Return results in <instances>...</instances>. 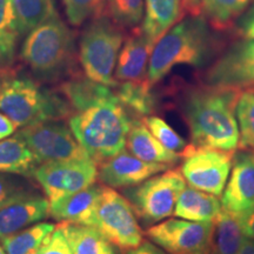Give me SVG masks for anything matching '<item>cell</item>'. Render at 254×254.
Returning a JSON list of instances; mask_svg holds the SVG:
<instances>
[{
	"label": "cell",
	"mask_w": 254,
	"mask_h": 254,
	"mask_svg": "<svg viewBox=\"0 0 254 254\" xmlns=\"http://www.w3.org/2000/svg\"><path fill=\"white\" fill-rule=\"evenodd\" d=\"M172 166L166 164L146 163L127 152L125 148L107 159L98 168V180L114 190H124L139 185L148 178L164 172Z\"/></svg>",
	"instance_id": "5bb4252c"
},
{
	"label": "cell",
	"mask_w": 254,
	"mask_h": 254,
	"mask_svg": "<svg viewBox=\"0 0 254 254\" xmlns=\"http://www.w3.org/2000/svg\"><path fill=\"white\" fill-rule=\"evenodd\" d=\"M58 226L65 234L74 254H120V251L95 227L60 221Z\"/></svg>",
	"instance_id": "7402d4cb"
},
{
	"label": "cell",
	"mask_w": 254,
	"mask_h": 254,
	"mask_svg": "<svg viewBox=\"0 0 254 254\" xmlns=\"http://www.w3.org/2000/svg\"><path fill=\"white\" fill-rule=\"evenodd\" d=\"M217 50V37L201 14L183 18L155 43L146 79L155 85L177 66L202 67Z\"/></svg>",
	"instance_id": "7a4b0ae2"
},
{
	"label": "cell",
	"mask_w": 254,
	"mask_h": 254,
	"mask_svg": "<svg viewBox=\"0 0 254 254\" xmlns=\"http://www.w3.org/2000/svg\"><path fill=\"white\" fill-rule=\"evenodd\" d=\"M105 0H63L66 17L72 26H80L87 19L103 12Z\"/></svg>",
	"instance_id": "e575fe53"
},
{
	"label": "cell",
	"mask_w": 254,
	"mask_h": 254,
	"mask_svg": "<svg viewBox=\"0 0 254 254\" xmlns=\"http://www.w3.org/2000/svg\"><path fill=\"white\" fill-rule=\"evenodd\" d=\"M220 200L221 207L234 215L254 208V151L236 152Z\"/></svg>",
	"instance_id": "9a60e30c"
},
{
	"label": "cell",
	"mask_w": 254,
	"mask_h": 254,
	"mask_svg": "<svg viewBox=\"0 0 254 254\" xmlns=\"http://www.w3.org/2000/svg\"><path fill=\"white\" fill-rule=\"evenodd\" d=\"M236 117L239 128L238 148L254 151V91L252 88L243 90L238 99Z\"/></svg>",
	"instance_id": "1f68e13d"
},
{
	"label": "cell",
	"mask_w": 254,
	"mask_h": 254,
	"mask_svg": "<svg viewBox=\"0 0 254 254\" xmlns=\"http://www.w3.org/2000/svg\"><path fill=\"white\" fill-rule=\"evenodd\" d=\"M141 120L161 145L165 146L167 150L179 154L180 159H182V154L186 151L190 144H187L185 139L172 126L168 125V123L165 122L163 118L153 116V114L144 117Z\"/></svg>",
	"instance_id": "d6a6232c"
},
{
	"label": "cell",
	"mask_w": 254,
	"mask_h": 254,
	"mask_svg": "<svg viewBox=\"0 0 254 254\" xmlns=\"http://www.w3.org/2000/svg\"><path fill=\"white\" fill-rule=\"evenodd\" d=\"M254 0H200V11L215 31H226L236 23Z\"/></svg>",
	"instance_id": "4316f807"
},
{
	"label": "cell",
	"mask_w": 254,
	"mask_h": 254,
	"mask_svg": "<svg viewBox=\"0 0 254 254\" xmlns=\"http://www.w3.org/2000/svg\"><path fill=\"white\" fill-rule=\"evenodd\" d=\"M185 12L190 15H200V0H184Z\"/></svg>",
	"instance_id": "60d3db41"
},
{
	"label": "cell",
	"mask_w": 254,
	"mask_h": 254,
	"mask_svg": "<svg viewBox=\"0 0 254 254\" xmlns=\"http://www.w3.org/2000/svg\"><path fill=\"white\" fill-rule=\"evenodd\" d=\"M39 254H74L69 246L65 234L58 225L44 239L38 249Z\"/></svg>",
	"instance_id": "d590c367"
},
{
	"label": "cell",
	"mask_w": 254,
	"mask_h": 254,
	"mask_svg": "<svg viewBox=\"0 0 254 254\" xmlns=\"http://www.w3.org/2000/svg\"><path fill=\"white\" fill-rule=\"evenodd\" d=\"M117 97L113 95L86 109L72 112L68 126L77 140L97 164L122 152L133 120Z\"/></svg>",
	"instance_id": "3957f363"
},
{
	"label": "cell",
	"mask_w": 254,
	"mask_h": 254,
	"mask_svg": "<svg viewBox=\"0 0 254 254\" xmlns=\"http://www.w3.org/2000/svg\"><path fill=\"white\" fill-rule=\"evenodd\" d=\"M212 222L165 219L147 227L145 234L167 254H207Z\"/></svg>",
	"instance_id": "7c38bea8"
},
{
	"label": "cell",
	"mask_w": 254,
	"mask_h": 254,
	"mask_svg": "<svg viewBox=\"0 0 254 254\" xmlns=\"http://www.w3.org/2000/svg\"><path fill=\"white\" fill-rule=\"evenodd\" d=\"M20 58L39 80L63 79L73 72L74 34L58 13L53 14L26 34Z\"/></svg>",
	"instance_id": "5b68a950"
},
{
	"label": "cell",
	"mask_w": 254,
	"mask_h": 254,
	"mask_svg": "<svg viewBox=\"0 0 254 254\" xmlns=\"http://www.w3.org/2000/svg\"><path fill=\"white\" fill-rule=\"evenodd\" d=\"M237 254H254V240L245 238L243 245H241Z\"/></svg>",
	"instance_id": "b9f144b4"
},
{
	"label": "cell",
	"mask_w": 254,
	"mask_h": 254,
	"mask_svg": "<svg viewBox=\"0 0 254 254\" xmlns=\"http://www.w3.org/2000/svg\"><path fill=\"white\" fill-rule=\"evenodd\" d=\"M59 90L71 106L72 112L86 109L114 94L112 87L91 80L86 75H72L60 85Z\"/></svg>",
	"instance_id": "603a6c76"
},
{
	"label": "cell",
	"mask_w": 254,
	"mask_h": 254,
	"mask_svg": "<svg viewBox=\"0 0 254 254\" xmlns=\"http://www.w3.org/2000/svg\"><path fill=\"white\" fill-rule=\"evenodd\" d=\"M40 161L17 135L0 141V172L32 177Z\"/></svg>",
	"instance_id": "484cf974"
},
{
	"label": "cell",
	"mask_w": 254,
	"mask_h": 254,
	"mask_svg": "<svg viewBox=\"0 0 254 254\" xmlns=\"http://www.w3.org/2000/svg\"><path fill=\"white\" fill-rule=\"evenodd\" d=\"M236 217L239 221L244 236L254 240V208L243 214L236 215Z\"/></svg>",
	"instance_id": "74e56055"
},
{
	"label": "cell",
	"mask_w": 254,
	"mask_h": 254,
	"mask_svg": "<svg viewBox=\"0 0 254 254\" xmlns=\"http://www.w3.org/2000/svg\"><path fill=\"white\" fill-rule=\"evenodd\" d=\"M245 238L236 215L222 208L212 222L207 254H237Z\"/></svg>",
	"instance_id": "cb8c5ba5"
},
{
	"label": "cell",
	"mask_w": 254,
	"mask_h": 254,
	"mask_svg": "<svg viewBox=\"0 0 254 254\" xmlns=\"http://www.w3.org/2000/svg\"><path fill=\"white\" fill-rule=\"evenodd\" d=\"M124 41V28L104 12L92 18L79 43V62L85 75L93 81L116 87L119 82L114 79V69Z\"/></svg>",
	"instance_id": "8992f818"
},
{
	"label": "cell",
	"mask_w": 254,
	"mask_h": 254,
	"mask_svg": "<svg viewBox=\"0 0 254 254\" xmlns=\"http://www.w3.org/2000/svg\"><path fill=\"white\" fill-rule=\"evenodd\" d=\"M57 225L52 222H37L14 234L2 238V249L6 254H27L31 251L38 250L44 239L55 230Z\"/></svg>",
	"instance_id": "f546056e"
},
{
	"label": "cell",
	"mask_w": 254,
	"mask_h": 254,
	"mask_svg": "<svg viewBox=\"0 0 254 254\" xmlns=\"http://www.w3.org/2000/svg\"><path fill=\"white\" fill-rule=\"evenodd\" d=\"M252 90H253V91H254V88H252Z\"/></svg>",
	"instance_id": "f6af8a7d"
},
{
	"label": "cell",
	"mask_w": 254,
	"mask_h": 254,
	"mask_svg": "<svg viewBox=\"0 0 254 254\" xmlns=\"http://www.w3.org/2000/svg\"><path fill=\"white\" fill-rule=\"evenodd\" d=\"M92 227L123 251L136 247L144 240L131 202L114 189L105 185Z\"/></svg>",
	"instance_id": "ba28073f"
},
{
	"label": "cell",
	"mask_w": 254,
	"mask_h": 254,
	"mask_svg": "<svg viewBox=\"0 0 254 254\" xmlns=\"http://www.w3.org/2000/svg\"><path fill=\"white\" fill-rule=\"evenodd\" d=\"M20 37L11 0H0V69L13 66Z\"/></svg>",
	"instance_id": "83f0119b"
},
{
	"label": "cell",
	"mask_w": 254,
	"mask_h": 254,
	"mask_svg": "<svg viewBox=\"0 0 254 254\" xmlns=\"http://www.w3.org/2000/svg\"><path fill=\"white\" fill-rule=\"evenodd\" d=\"M236 28L238 33L245 39H254V2L245 13L238 19Z\"/></svg>",
	"instance_id": "8d00e7d4"
},
{
	"label": "cell",
	"mask_w": 254,
	"mask_h": 254,
	"mask_svg": "<svg viewBox=\"0 0 254 254\" xmlns=\"http://www.w3.org/2000/svg\"><path fill=\"white\" fill-rule=\"evenodd\" d=\"M50 202L93 185L98 179V164L92 159L40 164L33 176Z\"/></svg>",
	"instance_id": "8fae6325"
},
{
	"label": "cell",
	"mask_w": 254,
	"mask_h": 254,
	"mask_svg": "<svg viewBox=\"0 0 254 254\" xmlns=\"http://www.w3.org/2000/svg\"><path fill=\"white\" fill-rule=\"evenodd\" d=\"M221 209L219 196L190 186L178 198L173 215L190 221L213 222Z\"/></svg>",
	"instance_id": "44dd1931"
},
{
	"label": "cell",
	"mask_w": 254,
	"mask_h": 254,
	"mask_svg": "<svg viewBox=\"0 0 254 254\" xmlns=\"http://www.w3.org/2000/svg\"><path fill=\"white\" fill-rule=\"evenodd\" d=\"M15 135L28 146L40 164L92 159L69 126L60 120L21 127Z\"/></svg>",
	"instance_id": "30bf717a"
},
{
	"label": "cell",
	"mask_w": 254,
	"mask_h": 254,
	"mask_svg": "<svg viewBox=\"0 0 254 254\" xmlns=\"http://www.w3.org/2000/svg\"><path fill=\"white\" fill-rule=\"evenodd\" d=\"M208 85L254 88V39L236 41L215 59L204 74Z\"/></svg>",
	"instance_id": "4fadbf2b"
},
{
	"label": "cell",
	"mask_w": 254,
	"mask_h": 254,
	"mask_svg": "<svg viewBox=\"0 0 254 254\" xmlns=\"http://www.w3.org/2000/svg\"><path fill=\"white\" fill-rule=\"evenodd\" d=\"M125 254H167L163 249H160L150 240H142L140 245L125 251Z\"/></svg>",
	"instance_id": "f35d334b"
},
{
	"label": "cell",
	"mask_w": 254,
	"mask_h": 254,
	"mask_svg": "<svg viewBox=\"0 0 254 254\" xmlns=\"http://www.w3.org/2000/svg\"><path fill=\"white\" fill-rule=\"evenodd\" d=\"M185 187L180 168L171 167L139 185L124 189L123 195L131 202L141 224L150 227L173 214L178 198Z\"/></svg>",
	"instance_id": "52a82bcc"
},
{
	"label": "cell",
	"mask_w": 254,
	"mask_h": 254,
	"mask_svg": "<svg viewBox=\"0 0 254 254\" xmlns=\"http://www.w3.org/2000/svg\"><path fill=\"white\" fill-rule=\"evenodd\" d=\"M15 128H17L15 124L5 114L0 113V141L13 134Z\"/></svg>",
	"instance_id": "ab89813d"
},
{
	"label": "cell",
	"mask_w": 254,
	"mask_h": 254,
	"mask_svg": "<svg viewBox=\"0 0 254 254\" xmlns=\"http://www.w3.org/2000/svg\"><path fill=\"white\" fill-rule=\"evenodd\" d=\"M36 192L26 177L0 172V209Z\"/></svg>",
	"instance_id": "836d02e7"
},
{
	"label": "cell",
	"mask_w": 254,
	"mask_h": 254,
	"mask_svg": "<svg viewBox=\"0 0 254 254\" xmlns=\"http://www.w3.org/2000/svg\"><path fill=\"white\" fill-rule=\"evenodd\" d=\"M153 47L154 45L147 39L140 26L132 28L120 50L114 69V79L118 82L145 79Z\"/></svg>",
	"instance_id": "2e32d148"
},
{
	"label": "cell",
	"mask_w": 254,
	"mask_h": 254,
	"mask_svg": "<svg viewBox=\"0 0 254 254\" xmlns=\"http://www.w3.org/2000/svg\"><path fill=\"white\" fill-rule=\"evenodd\" d=\"M153 85L142 79L138 81H122L117 85L116 94L124 105V107L135 116V118L141 119L144 117L152 116L157 110V97L152 91Z\"/></svg>",
	"instance_id": "d4e9b609"
},
{
	"label": "cell",
	"mask_w": 254,
	"mask_h": 254,
	"mask_svg": "<svg viewBox=\"0 0 254 254\" xmlns=\"http://www.w3.org/2000/svg\"><path fill=\"white\" fill-rule=\"evenodd\" d=\"M0 113L25 127L69 118L72 109L65 98L9 67L0 69Z\"/></svg>",
	"instance_id": "277c9868"
},
{
	"label": "cell",
	"mask_w": 254,
	"mask_h": 254,
	"mask_svg": "<svg viewBox=\"0 0 254 254\" xmlns=\"http://www.w3.org/2000/svg\"><path fill=\"white\" fill-rule=\"evenodd\" d=\"M236 152L189 145L182 154V172L193 189L221 196L230 177Z\"/></svg>",
	"instance_id": "9c48e42d"
},
{
	"label": "cell",
	"mask_w": 254,
	"mask_h": 254,
	"mask_svg": "<svg viewBox=\"0 0 254 254\" xmlns=\"http://www.w3.org/2000/svg\"><path fill=\"white\" fill-rule=\"evenodd\" d=\"M144 0H105L103 12L120 27H139L144 18Z\"/></svg>",
	"instance_id": "4dcf8cb0"
},
{
	"label": "cell",
	"mask_w": 254,
	"mask_h": 254,
	"mask_svg": "<svg viewBox=\"0 0 254 254\" xmlns=\"http://www.w3.org/2000/svg\"><path fill=\"white\" fill-rule=\"evenodd\" d=\"M142 32L153 45L185 15L184 0H144Z\"/></svg>",
	"instance_id": "d6986e66"
},
{
	"label": "cell",
	"mask_w": 254,
	"mask_h": 254,
	"mask_svg": "<svg viewBox=\"0 0 254 254\" xmlns=\"http://www.w3.org/2000/svg\"><path fill=\"white\" fill-rule=\"evenodd\" d=\"M103 190V184H93L79 192L50 202V217L58 221L92 226Z\"/></svg>",
	"instance_id": "ac0fdd59"
},
{
	"label": "cell",
	"mask_w": 254,
	"mask_h": 254,
	"mask_svg": "<svg viewBox=\"0 0 254 254\" xmlns=\"http://www.w3.org/2000/svg\"><path fill=\"white\" fill-rule=\"evenodd\" d=\"M126 150L146 163L166 164L170 166L180 161V155L167 150L152 134L141 119L133 120L126 138Z\"/></svg>",
	"instance_id": "ffe728a7"
},
{
	"label": "cell",
	"mask_w": 254,
	"mask_h": 254,
	"mask_svg": "<svg viewBox=\"0 0 254 254\" xmlns=\"http://www.w3.org/2000/svg\"><path fill=\"white\" fill-rule=\"evenodd\" d=\"M50 217V200L33 193L0 209V239Z\"/></svg>",
	"instance_id": "e0dca14e"
},
{
	"label": "cell",
	"mask_w": 254,
	"mask_h": 254,
	"mask_svg": "<svg viewBox=\"0 0 254 254\" xmlns=\"http://www.w3.org/2000/svg\"><path fill=\"white\" fill-rule=\"evenodd\" d=\"M20 36L28 32L57 13L53 0H11Z\"/></svg>",
	"instance_id": "f1b7e54d"
},
{
	"label": "cell",
	"mask_w": 254,
	"mask_h": 254,
	"mask_svg": "<svg viewBox=\"0 0 254 254\" xmlns=\"http://www.w3.org/2000/svg\"><path fill=\"white\" fill-rule=\"evenodd\" d=\"M0 254H6V252H5V250L2 249V246L0 245Z\"/></svg>",
	"instance_id": "7bdbcfd3"
},
{
	"label": "cell",
	"mask_w": 254,
	"mask_h": 254,
	"mask_svg": "<svg viewBox=\"0 0 254 254\" xmlns=\"http://www.w3.org/2000/svg\"><path fill=\"white\" fill-rule=\"evenodd\" d=\"M27 254H39V253H38V250H34V251H31V252H28Z\"/></svg>",
	"instance_id": "ee69618b"
},
{
	"label": "cell",
	"mask_w": 254,
	"mask_h": 254,
	"mask_svg": "<svg viewBox=\"0 0 254 254\" xmlns=\"http://www.w3.org/2000/svg\"><path fill=\"white\" fill-rule=\"evenodd\" d=\"M243 88L202 84L185 91L180 111L189 126L190 144L236 151L239 128L236 107Z\"/></svg>",
	"instance_id": "6da1fadb"
}]
</instances>
